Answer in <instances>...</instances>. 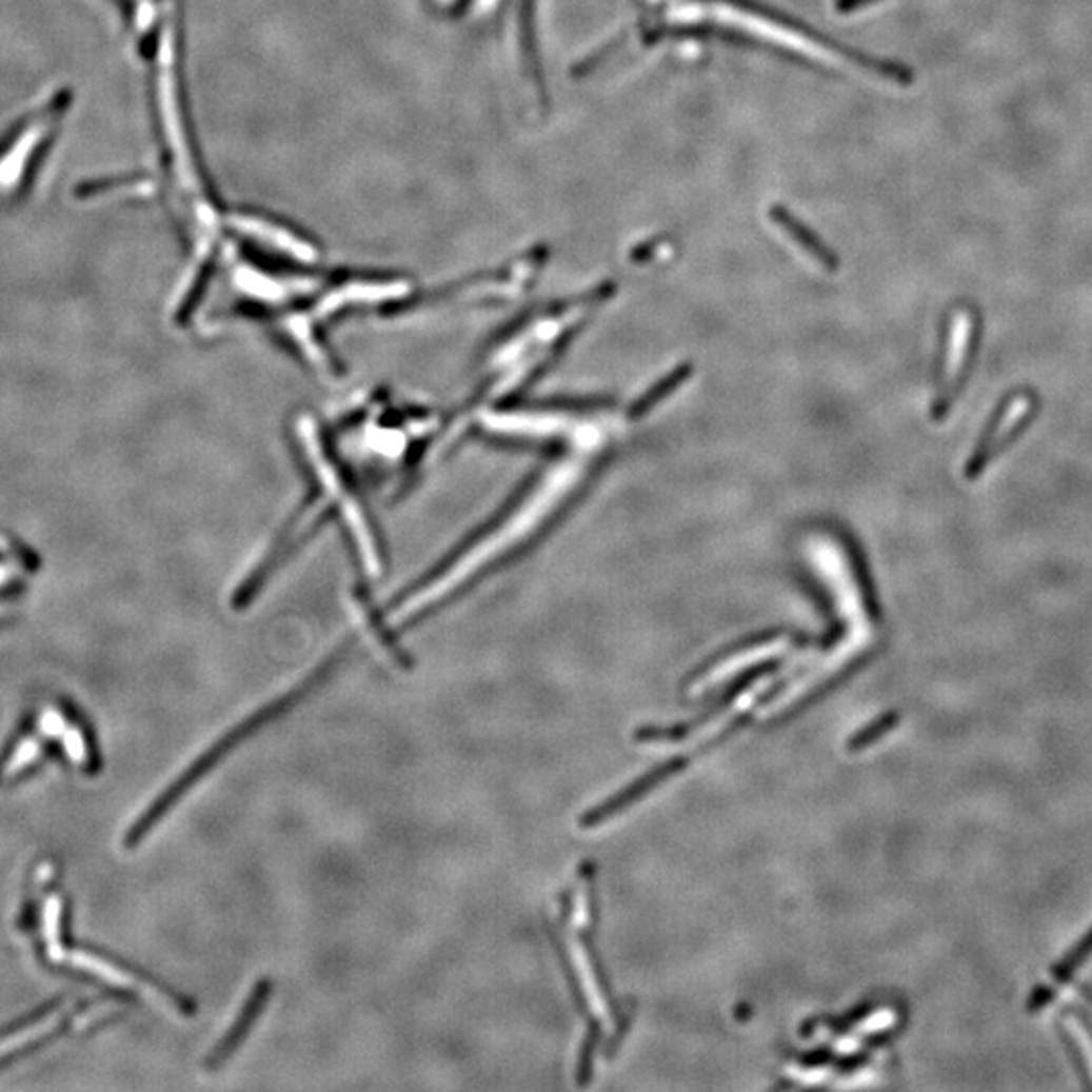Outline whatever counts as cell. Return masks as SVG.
Here are the masks:
<instances>
[{
  "label": "cell",
  "mask_w": 1092,
  "mask_h": 1092,
  "mask_svg": "<svg viewBox=\"0 0 1092 1092\" xmlns=\"http://www.w3.org/2000/svg\"><path fill=\"white\" fill-rule=\"evenodd\" d=\"M1032 411H1034V399H1032V395H1026V393H1017L999 406L990 428L986 430L981 441L977 443V450L973 452V456L967 463L966 474L969 480H973L977 474H981L991 459L997 458L1008 448V443L1016 439L1017 433L1021 432V428L1030 421Z\"/></svg>",
  "instance_id": "6da1fadb"
},
{
  "label": "cell",
  "mask_w": 1092,
  "mask_h": 1092,
  "mask_svg": "<svg viewBox=\"0 0 1092 1092\" xmlns=\"http://www.w3.org/2000/svg\"><path fill=\"white\" fill-rule=\"evenodd\" d=\"M274 990H276V984L270 975H263L255 981L254 988L250 990L247 997L243 999V1004L239 1008V1014L231 1021L227 1032L215 1041V1046L204 1054L203 1068L206 1072H217V1070L227 1067L233 1054L239 1052L243 1041L247 1040V1036L254 1032L255 1024L259 1021L265 1006L274 997Z\"/></svg>",
  "instance_id": "7a4b0ae2"
},
{
  "label": "cell",
  "mask_w": 1092,
  "mask_h": 1092,
  "mask_svg": "<svg viewBox=\"0 0 1092 1092\" xmlns=\"http://www.w3.org/2000/svg\"><path fill=\"white\" fill-rule=\"evenodd\" d=\"M971 318L969 314H959L957 329L949 338V351L942 362V377H940V406L949 409L951 401L955 399L964 377H966L967 360L971 353Z\"/></svg>",
  "instance_id": "3957f363"
},
{
  "label": "cell",
  "mask_w": 1092,
  "mask_h": 1092,
  "mask_svg": "<svg viewBox=\"0 0 1092 1092\" xmlns=\"http://www.w3.org/2000/svg\"><path fill=\"white\" fill-rule=\"evenodd\" d=\"M61 103H57V107H52L49 112H45L41 118H37L31 126L26 127L25 132L19 136V140L15 142L13 151L6 153V156L0 160V191H11L15 188V184L19 182L21 173H23V166H26L28 158H31V151L45 138V134L49 132V127L53 124V118L57 114Z\"/></svg>",
  "instance_id": "277c9868"
},
{
  "label": "cell",
  "mask_w": 1092,
  "mask_h": 1092,
  "mask_svg": "<svg viewBox=\"0 0 1092 1092\" xmlns=\"http://www.w3.org/2000/svg\"><path fill=\"white\" fill-rule=\"evenodd\" d=\"M57 1026H59V1016L52 1014V1016L45 1017V1019H39V1021L26 1026L25 1030H21L17 1034H11V1036L2 1038L0 1040V1058H4L6 1054L23 1050L31 1041H37L39 1038L49 1036Z\"/></svg>",
  "instance_id": "5b68a950"
},
{
  "label": "cell",
  "mask_w": 1092,
  "mask_h": 1092,
  "mask_svg": "<svg viewBox=\"0 0 1092 1092\" xmlns=\"http://www.w3.org/2000/svg\"><path fill=\"white\" fill-rule=\"evenodd\" d=\"M43 929H45L49 957H52L53 961H59L61 959V940H59V933H61V900H59V896H52L45 902Z\"/></svg>",
  "instance_id": "8992f818"
},
{
  "label": "cell",
  "mask_w": 1092,
  "mask_h": 1092,
  "mask_svg": "<svg viewBox=\"0 0 1092 1092\" xmlns=\"http://www.w3.org/2000/svg\"><path fill=\"white\" fill-rule=\"evenodd\" d=\"M1091 955L1092 931L1087 935V937H1085V939L1080 940V942H1078L1070 953H1068L1067 957H1065L1058 966L1054 967V979H1056L1058 984H1067L1068 979L1072 977V973L1078 971Z\"/></svg>",
  "instance_id": "52a82bcc"
},
{
  "label": "cell",
  "mask_w": 1092,
  "mask_h": 1092,
  "mask_svg": "<svg viewBox=\"0 0 1092 1092\" xmlns=\"http://www.w3.org/2000/svg\"><path fill=\"white\" fill-rule=\"evenodd\" d=\"M39 755H41V742H39L37 738H25V740L17 747V751H15V755H13L11 762H6V767H4V777H15L17 773H21L23 769H26L31 762L37 761Z\"/></svg>",
  "instance_id": "ba28073f"
},
{
  "label": "cell",
  "mask_w": 1092,
  "mask_h": 1092,
  "mask_svg": "<svg viewBox=\"0 0 1092 1092\" xmlns=\"http://www.w3.org/2000/svg\"><path fill=\"white\" fill-rule=\"evenodd\" d=\"M63 738V747H65V753L72 761L77 765H87L90 757H92V751H90V744H87V737L85 733L79 729V727H70L65 729V733L61 735Z\"/></svg>",
  "instance_id": "9c48e42d"
},
{
  "label": "cell",
  "mask_w": 1092,
  "mask_h": 1092,
  "mask_svg": "<svg viewBox=\"0 0 1092 1092\" xmlns=\"http://www.w3.org/2000/svg\"><path fill=\"white\" fill-rule=\"evenodd\" d=\"M39 727H41V731H43L47 737H61V735L65 733V718H63L61 712L47 709V711L43 712V716H41Z\"/></svg>",
  "instance_id": "30bf717a"
},
{
  "label": "cell",
  "mask_w": 1092,
  "mask_h": 1092,
  "mask_svg": "<svg viewBox=\"0 0 1092 1092\" xmlns=\"http://www.w3.org/2000/svg\"><path fill=\"white\" fill-rule=\"evenodd\" d=\"M870 2H876V0H839V6L843 11H856V8H860L863 4H870Z\"/></svg>",
  "instance_id": "8fae6325"
}]
</instances>
